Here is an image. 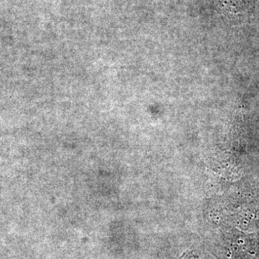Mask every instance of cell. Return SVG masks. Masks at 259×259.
I'll use <instances>...</instances> for the list:
<instances>
[{
  "instance_id": "6da1fadb",
  "label": "cell",
  "mask_w": 259,
  "mask_h": 259,
  "mask_svg": "<svg viewBox=\"0 0 259 259\" xmlns=\"http://www.w3.org/2000/svg\"><path fill=\"white\" fill-rule=\"evenodd\" d=\"M218 10L226 15H241L248 8V0H214Z\"/></svg>"
},
{
  "instance_id": "7a4b0ae2",
  "label": "cell",
  "mask_w": 259,
  "mask_h": 259,
  "mask_svg": "<svg viewBox=\"0 0 259 259\" xmlns=\"http://www.w3.org/2000/svg\"><path fill=\"white\" fill-rule=\"evenodd\" d=\"M191 257H192V253L190 252L187 251L182 255L180 259H191Z\"/></svg>"
}]
</instances>
